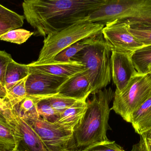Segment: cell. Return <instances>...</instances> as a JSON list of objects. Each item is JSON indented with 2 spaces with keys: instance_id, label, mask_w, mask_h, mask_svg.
Listing matches in <instances>:
<instances>
[{
  "instance_id": "6da1fadb",
  "label": "cell",
  "mask_w": 151,
  "mask_h": 151,
  "mask_svg": "<svg viewBox=\"0 0 151 151\" xmlns=\"http://www.w3.org/2000/svg\"><path fill=\"white\" fill-rule=\"evenodd\" d=\"M107 0H25L24 17L35 35L46 37L76 23L86 21Z\"/></svg>"
},
{
  "instance_id": "7a4b0ae2",
  "label": "cell",
  "mask_w": 151,
  "mask_h": 151,
  "mask_svg": "<svg viewBox=\"0 0 151 151\" xmlns=\"http://www.w3.org/2000/svg\"><path fill=\"white\" fill-rule=\"evenodd\" d=\"M114 92L111 87L92 94L87 100L86 112L74 131V140L78 148L83 149L96 144L110 141L106 136L108 129L110 104Z\"/></svg>"
},
{
  "instance_id": "3957f363",
  "label": "cell",
  "mask_w": 151,
  "mask_h": 151,
  "mask_svg": "<svg viewBox=\"0 0 151 151\" xmlns=\"http://www.w3.org/2000/svg\"><path fill=\"white\" fill-rule=\"evenodd\" d=\"M111 50L101 32L91 37L87 46L71 59L84 66L83 72L89 82L91 95L106 88L111 83Z\"/></svg>"
},
{
  "instance_id": "277c9868",
  "label": "cell",
  "mask_w": 151,
  "mask_h": 151,
  "mask_svg": "<svg viewBox=\"0 0 151 151\" xmlns=\"http://www.w3.org/2000/svg\"><path fill=\"white\" fill-rule=\"evenodd\" d=\"M104 24L82 21L45 37L43 45L36 62L51 61L63 50L77 42L95 36L102 32Z\"/></svg>"
},
{
  "instance_id": "5b68a950",
  "label": "cell",
  "mask_w": 151,
  "mask_h": 151,
  "mask_svg": "<svg viewBox=\"0 0 151 151\" xmlns=\"http://www.w3.org/2000/svg\"><path fill=\"white\" fill-rule=\"evenodd\" d=\"M151 97V75L137 73L121 93L114 92L113 110L130 123L132 113Z\"/></svg>"
},
{
  "instance_id": "8992f818",
  "label": "cell",
  "mask_w": 151,
  "mask_h": 151,
  "mask_svg": "<svg viewBox=\"0 0 151 151\" xmlns=\"http://www.w3.org/2000/svg\"><path fill=\"white\" fill-rule=\"evenodd\" d=\"M127 19L118 20L105 25L102 33L112 51L132 56L136 51L144 46L129 32Z\"/></svg>"
},
{
  "instance_id": "52a82bcc",
  "label": "cell",
  "mask_w": 151,
  "mask_h": 151,
  "mask_svg": "<svg viewBox=\"0 0 151 151\" xmlns=\"http://www.w3.org/2000/svg\"><path fill=\"white\" fill-rule=\"evenodd\" d=\"M26 121L40 137L49 151L70 150V144L74 140L73 131L67 130L56 123L45 121L40 118Z\"/></svg>"
},
{
  "instance_id": "ba28073f",
  "label": "cell",
  "mask_w": 151,
  "mask_h": 151,
  "mask_svg": "<svg viewBox=\"0 0 151 151\" xmlns=\"http://www.w3.org/2000/svg\"><path fill=\"white\" fill-rule=\"evenodd\" d=\"M145 0H107L99 9L92 12L86 21L105 25L118 20L133 17Z\"/></svg>"
},
{
  "instance_id": "9c48e42d",
  "label": "cell",
  "mask_w": 151,
  "mask_h": 151,
  "mask_svg": "<svg viewBox=\"0 0 151 151\" xmlns=\"http://www.w3.org/2000/svg\"><path fill=\"white\" fill-rule=\"evenodd\" d=\"M70 78L29 70L26 82L27 96L44 97L58 94L60 87Z\"/></svg>"
},
{
  "instance_id": "30bf717a",
  "label": "cell",
  "mask_w": 151,
  "mask_h": 151,
  "mask_svg": "<svg viewBox=\"0 0 151 151\" xmlns=\"http://www.w3.org/2000/svg\"><path fill=\"white\" fill-rule=\"evenodd\" d=\"M112 79L116 87L115 92L121 93L137 73L131 56L118 51H112L111 55Z\"/></svg>"
},
{
  "instance_id": "8fae6325",
  "label": "cell",
  "mask_w": 151,
  "mask_h": 151,
  "mask_svg": "<svg viewBox=\"0 0 151 151\" xmlns=\"http://www.w3.org/2000/svg\"><path fill=\"white\" fill-rule=\"evenodd\" d=\"M27 65L31 71L64 78H71L85 71L82 64L72 60L67 62L50 61L42 63L34 61Z\"/></svg>"
},
{
  "instance_id": "7c38bea8",
  "label": "cell",
  "mask_w": 151,
  "mask_h": 151,
  "mask_svg": "<svg viewBox=\"0 0 151 151\" xmlns=\"http://www.w3.org/2000/svg\"><path fill=\"white\" fill-rule=\"evenodd\" d=\"M12 111L19 132V141L17 151H49L32 126Z\"/></svg>"
},
{
  "instance_id": "4fadbf2b",
  "label": "cell",
  "mask_w": 151,
  "mask_h": 151,
  "mask_svg": "<svg viewBox=\"0 0 151 151\" xmlns=\"http://www.w3.org/2000/svg\"><path fill=\"white\" fill-rule=\"evenodd\" d=\"M19 141L18 128L13 114L0 112V151H16Z\"/></svg>"
},
{
  "instance_id": "5bb4252c",
  "label": "cell",
  "mask_w": 151,
  "mask_h": 151,
  "mask_svg": "<svg viewBox=\"0 0 151 151\" xmlns=\"http://www.w3.org/2000/svg\"><path fill=\"white\" fill-rule=\"evenodd\" d=\"M58 94L77 100H87L90 85L83 72L71 77L59 88Z\"/></svg>"
},
{
  "instance_id": "9a60e30c",
  "label": "cell",
  "mask_w": 151,
  "mask_h": 151,
  "mask_svg": "<svg viewBox=\"0 0 151 151\" xmlns=\"http://www.w3.org/2000/svg\"><path fill=\"white\" fill-rule=\"evenodd\" d=\"M87 100L77 101L59 116L56 124L74 132L83 117L87 106Z\"/></svg>"
},
{
  "instance_id": "2e32d148",
  "label": "cell",
  "mask_w": 151,
  "mask_h": 151,
  "mask_svg": "<svg viewBox=\"0 0 151 151\" xmlns=\"http://www.w3.org/2000/svg\"><path fill=\"white\" fill-rule=\"evenodd\" d=\"M130 123L139 135L151 129V97L134 111Z\"/></svg>"
},
{
  "instance_id": "e0dca14e",
  "label": "cell",
  "mask_w": 151,
  "mask_h": 151,
  "mask_svg": "<svg viewBox=\"0 0 151 151\" xmlns=\"http://www.w3.org/2000/svg\"><path fill=\"white\" fill-rule=\"evenodd\" d=\"M29 74L27 64H20L12 60L8 64L5 75V87L8 91L16 83Z\"/></svg>"
},
{
  "instance_id": "ac0fdd59",
  "label": "cell",
  "mask_w": 151,
  "mask_h": 151,
  "mask_svg": "<svg viewBox=\"0 0 151 151\" xmlns=\"http://www.w3.org/2000/svg\"><path fill=\"white\" fill-rule=\"evenodd\" d=\"M39 99L36 97L27 96L14 107V111L25 121L35 120L40 118L37 108Z\"/></svg>"
},
{
  "instance_id": "d6986e66",
  "label": "cell",
  "mask_w": 151,
  "mask_h": 151,
  "mask_svg": "<svg viewBox=\"0 0 151 151\" xmlns=\"http://www.w3.org/2000/svg\"><path fill=\"white\" fill-rule=\"evenodd\" d=\"M131 59L138 73H150L151 66V45L143 46L132 54Z\"/></svg>"
},
{
  "instance_id": "ffe728a7",
  "label": "cell",
  "mask_w": 151,
  "mask_h": 151,
  "mask_svg": "<svg viewBox=\"0 0 151 151\" xmlns=\"http://www.w3.org/2000/svg\"><path fill=\"white\" fill-rule=\"evenodd\" d=\"M28 76L16 83L7 91L5 98H2L7 106L12 111L27 96L26 82Z\"/></svg>"
},
{
  "instance_id": "44dd1931",
  "label": "cell",
  "mask_w": 151,
  "mask_h": 151,
  "mask_svg": "<svg viewBox=\"0 0 151 151\" xmlns=\"http://www.w3.org/2000/svg\"><path fill=\"white\" fill-rule=\"evenodd\" d=\"M25 17L13 12L12 13L0 15V40L1 37L11 30L21 27Z\"/></svg>"
},
{
  "instance_id": "7402d4cb",
  "label": "cell",
  "mask_w": 151,
  "mask_h": 151,
  "mask_svg": "<svg viewBox=\"0 0 151 151\" xmlns=\"http://www.w3.org/2000/svg\"><path fill=\"white\" fill-rule=\"evenodd\" d=\"M128 20L130 33L144 46L151 45V27L139 22Z\"/></svg>"
},
{
  "instance_id": "603a6c76",
  "label": "cell",
  "mask_w": 151,
  "mask_h": 151,
  "mask_svg": "<svg viewBox=\"0 0 151 151\" xmlns=\"http://www.w3.org/2000/svg\"><path fill=\"white\" fill-rule=\"evenodd\" d=\"M39 99L37 104L40 118L51 123H56L59 116L56 113L47 99L42 97H36Z\"/></svg>"
},
{
  "instance_id": "cb8c5ba5",
  "label": "cell",
  "mask_w": 151,
  "mask_h": 151,
  "mask_svg": "<svg viewBox=\"0 0 151 151\" xmlns=\"http://www.w3.org/2000/svg\"><path fill=\"white\" fill-rule=\"evenodd\" d=\"M42 97L46 98L48 100L59 118V116L65 110L72 106L77 101H80L58 94Z\"/></svg>"
},
{
  "instance_id": "d4e9b609",
  "label": "cell",
  "mask_w": 151,
  "mask_h": 151,
  "mask_svg": "<svg viewBox=\"0 0 151 151\" xmlns=\"http://www.w3.org/2000/svg\"><path fill=\"white\" fill-rule=\"evenodd\" d=\"M90 38L91 37H90L88 39L77 42L70 47L66 48L58 54L51 61L61 62L70 61L77 53L87 46L89 42Z\"/></svg>"
},
{
  "instance_id": "484cf974",
  "label": "cell",
  "mask_w": 151,
  "mask_h": 151,
  "mask_svg": "<svg viewBox=\"0 0 151 151\" xmlns=\"http://www.w3.org/2000/svg\"><path fill=\"white\" fill-rule=\"evenodd\" d=\"M34 32L22 29L17 28L9 31L4 35L1 40L11 43L21 44L26 42L32 35Z\"/></svg>"
},
{
  "instance_id": "4316f807",
  "label": "cell",
  "mask_w": 151,
  "mask_h": 151,
  "mask_svg": "<svg viewBox=\"0 0 151 151\" xmlns=\"http://www.w3.org/2000/svg\"><path fill=\"white\" fill-rule=\"evenodd\" d=\"M128 19L151 27V0H145L134 15Z\"/></svg>"
},
{
  "instance_id": "83f0119b",
  "label": "cell",
  "mask_w": 151,
  "mask_h": 151,
  "mask_svg": "<svg viewBox=\"0 0 151 151\" xmlns=\"http://www.w3.org/2000/svg\"><path fill=\"white\" fill-rule=\"evenodd\" d=\"M13 60L11 55L5 51L0 50V97L4 98L7 95L5 87V75L7 66Z\"/></svg>"
},
{
  "instance_id": "f1b7e54d",
  "label": "cell",
  "mask_w": 151,
  "mask_h": 151,
  "mask_svg": "<svg viewBox=\"0 0 151 151\" xmlns=\"http://www.w3.org/2000/svg\"><path fill=\"white\" fill-rule=\"evenodd\" d=\"M78 151H126L115 142H108L93 144Z\"/></svg>"
},
{
  "instance_id": "f546056e",
  "label": "cell",
  "mask_w": 151,
  "mask_h": 151,
  "mask_svg": "<svg viewBox=\"0 0 151 151\" xmlns=\"http://www.w3.org/2000/svg\"><path fill=\"white\" fill-rule=\"evenodd\" d=\"M140 140L134 144L131 151H151V129L140 135Z\"/></svg>"
},
{
  "instance_id": "4dcf8cb0",
  "label": "cell",
  "mask_w": 151,
  "mask_h": 151,
  "mask_svg": "<svg viewBox=\"0 0 151 151\" xmlns=\"http://www.w3.org/2000/svg\"><path fill=\"white\" fill-rule=\"evenodd\" d=\"M0 112H2L7 116H10L12 114V111L6 105L4 100L0 97Z\"/></svg>"
},
{
  "instance_id": "1f68e13d",
  "label": "cell",
  "mask_w": 151,
  "mask_h": 151,
  "mask_svg": "<svg viewBox=\"0 0 151 151\" xmlns=\"http://www.w3.org/2000/svg\"><path fill=\"white\" fill-rule=\"evenodd\" d=\"M13 11L9 9L8 8L3 6L0 4V15L1 14H8L13 12Z\"/></svg>"
},
{
  "instance_id": "d6a6232c",
  "label": "cell",
  "mask_w": 151,
  "mask_h": 151,
  "mask_svg": "<svg viewBox=\"0 0 151 151\" xmlns=\"http://www.w3.org/2000/svg\"><path fill=\"white\" fill-rule=\"evenodd\" d=\"M149 72H150V74L151 75V66L149 68Z\"/></svg>"
},
{
  "instance_id": "836d02e7",
  "label": "cell",
  "mask_w": 151,
  "mask_h": 151,
  "mask_svg": "<svg viewBox=\"0 0 151 151\" xmlns=\"http://www.w3.org/2000/svg\"><path fill=\"white\" fill-rule=\"evenodd\" d=\"M65 151H74L71 150H65Z\"/></svg>"
},
{
  "instance_id": "e575fe53",
  "label": "cell",
  "mask_w": 151,
  "mask_h": 151,
  "mask_svg": "<svg viewBox=\"0 0 151 151\" xmlns=\"http://www.w3.org/2000/svg\"><path fill=\"white\" fill-rule=\"evenodd\" d=\"M16 151H17L16 150Z\"/></svg>"
}]
</instances>
